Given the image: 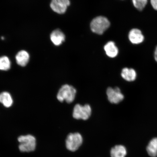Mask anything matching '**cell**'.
Here are the masks:
<instances>
[{
    "instance_id": "cell-1",
    "label": "cell",
    "mask_w": 157,
    "mask_h": 157,
    "mask_svg": "<svg viewBox=\"0 0 157 157\" xmlns=\"http://www.w3.org/2000/svg\"><path fill=\"white\" fill-rule=\"evenodd\" d=\"M76 93V90L73 86L65 84L63 86L58 92L57 98L59 101L70 103L75 99Z\"/></svg>"
},
{
    "instance_id": "cell-2",
    "label": "cell",
    "mask_w": 157,
    "mask_h": 157,
    "mask_svg": "<svg viewBox=\"0 0 157 157\" xmlns=\"http://www.w3.org/2000/svg\"><path fill=\"white\" fill-rule=\"evenodd\" d=\"M110 23L106 17L103 16L96 17L91 21L90 27L92 31L101 35L109 28Z\"/></svg>"
},
{
    "instance_id": "cell-3",
    "label": "cell",
    "mask_w": 157,
    "mask_h": 157,
    "mask_svg": "<svg viewBox=\"0 0 157 157\" xmlns=\"http://www.w3.org/2000/svg\"><path fill=\"white\" fill-rule=\"evenodd\" d=\"M18 141L20 143L19 148L21 152L33 151L36 148V139L32 135H28L19 136Z\"/></svg>"
},
{
    "instance_id": "cell-4",
    "label": "cell",
    "mask_w": 157,
    "mask_h": 157,
    "mask_svg": "<svg viewBox=\"0 0 157 157\" xmlns=\"http://www.w3.org/2000/svg\"><path fill=\"white\" fill-rule=\"evenodd\" d=\"M82 142L83 138L79 133H71L66 139V146L68 150L74 152L79 148Z\"/></svg>"
},
{
    "instance_id": "cell-5",
    "label": "cell",
    "mask_w": 157,
    "mask_h": 157,
    "mask_svg": "<svg viewBox=\"0 0 157 157\" xmlns=\"http://www.w3.org/2000/svg\"><path fill=\"white\" fill-rule=\"evenodd\" d=\"M91 109L89 105H82L77 104L74 107L73 117L76 119L87 120L91 116Z\"/></svg>"
},
{
    "instance_id": "cell-6",
    "label": "cell",
    "mask_w": 157,
    "mask_h": 157,
    "mask_svg": "<svg viewBox=\"0 0 157 157\" xmlns=\"http://www.w3.org/2000/svg\"><path fill=\"white\" fill-rule=\"evenodd\" d=\"M106 93L108 100L112 103H119L122 101L124 98V96L121 93L120 89L118 87L114 88H108Z\"/></svg>"
},
{
    "instance_id": "cell-7",
    "label": "cell",
    "mask_w": 157,
    "mask_h": 157,
    "mask_svg": "<svg viewBox=\"0 0 157 157\" xmlns=\"http://www.w3.org/2000/svg\"><path fill=\"white\" fill-rule=\"evenodd\" d=\"M70 4L69 0H52L50 7L55 12L63 14L66 12Z\"/></svg>"
},
{
    "instance_id": "cell-8",
    "label": "cell",
    "mask_w": 157,
    "mask_h": 157,
    "mask_svg": "<svg viewBox=\"0 0 157 157\" xmlns=\"http://www.w3.org/2000/svg\"><path fill=\"white\" fill-rule=\"evenodd\" d=\"M128 39L132 44H139L144 42L145 37L140 29H133L129 33Z\"/></svg>"
},
{
    "instance_id": "cell-9",
    "label": "cell",
    "mask_w": 157,
    "mask_h": 157,
    "mask_svg": "<svg viewBox=\"0 0 157 157\" xmlns=\"http://www.w3.org/2000/svg\"><path fill=\"white\" fill-rule=\"evenodd\" d=\"M50 39L53 44L56 46H59L65 40L64 33L59 29L53 31L50 35Z\"/></svg>"
},
{
    "instance_id": "cell-10",
    "label": "cell",
    "mask_w": 157,
    "mask_h": 157,
    "mask_svg": "<svg viewBox=\"0 0 157 157\" xmlns=\"http://www.w3.org/2000/svg\"><path fill=\"white\" fill-rule=\"evenodd\" d=\"M121 77L128 82H133L136 79L137 72L134 69L125 67L124 68L121 72Z\"/></svg>"
},
{
    "instance_id": "cell-11",
    "label": "cell",
    "mask_w": 157,
    "mask_h": 157,
    "mask_svg": "<svg viewBox=\"0 0 157 157\" xmlns=\"http://www.w3.org/2000/svg\"><path fill=\"white\" fill-rule=\"evenodd\" d=\"M15 58L17 63L19 65L25 67L28 63L29 56L26 51L21 50L17 53Z\"/></svg>"
},
{
    "instance_id": "cell-12",
    "label": "cell",
    "mask_w": 157,
    "mask_h": 157,
    "mask_svg": "<svg viewBox=\"0 0 157 157\" xmlns=\"http://www.w3.org/2000/svg\"><path fill=\"white\" fill-rule=\"evenodd\" d=\"M104 50L106 54L110 58H115L118 53V49L115 46L114 42L112 41H110L105 45Z\"/></svg>"
},
{
    "instance_id": "cell-13",
    "label": "cell",
    "mask_w": 157,
    "mask_h": 157,
    "mask_svg": "<svg viewBox=\"0 0 157 157\" xmlns=\"http://www.w3.org/2000/svg\"><path fill=\"white\" fill-rule=\"evenodd\" d=\"M126 154V149L122 145L115 146L112 148L111 151V157H125Z\"/></svg>"
},
{
    "instance_id": "cell-14",
    "label": "cell",
    "mask_w": 157,
    "mask_h": 157,
    "mask_svg": "<svg viewBox=\"0 0 157 157\" xmlns=\"http://www.w3.org/2000/svg\"><path fill=\"white\" fill-rule=\"evenodd\" d=\"M0 102L6 107L9 108L11 106L13 101L10 94L6 92L0 94Z\"/></svg>"
},
{
    "instance_id": "cell-15",
    "label": "cell",
    "mask_w": 157,
    "mask_h": 157,
    "mask_svg": "<svg viewBox=\"0 0 157 157\" xmlns=\"http://www.w3.org/2000/svg\"><path fill=\"white\" fill-rule=\"evenodd\" d=\"M147 151L148 155L152 157L157 156V138H154L151 140L147 147Z\"/></svg>"
},
{
    "instance_id": "cell-16",
    "label": "cell",
    "mask_w": 157,
    "mask_h": 157,
    "mask_svg": "<svg viewBox=\"0 0 157 157\" xmlns=\"http://www.w3.org/2000/svg\"><path fill=\"white\" fill-rule=\"evenodd\" d=\"M11 62L9 59L6 56L0 57V70L7 71L11 67Z\"/></svg>"
},
{
    "instance_id": "cell-17",
    "label": "cell",
    "mask_w": 157,
    "mask_h": 157,
    "mask_svg": "<svg viewBox=\"0 0 157 157\" xmlns=\"http://www.w3.org/2000/svg\"><path fill=\"white\" fill-rule=\"evenodd\" d=\"M134 6L139 11L144 9L148 3V0H132Z\"/></svg>"
},
{
    "instance_id": "cell-18",
    "label": "cell",
    "mask_w": 157,
    "mask_h": 157,
    "mask_svg": "<svg viewBox=\"0 0 157 157\" xmlns=\"http://www.w3.org/2000/svg\"><path fill=\"white\" fill-rule=\"evenodd\" d=\"M150 2L153 9L157 11V0H150Z\"/></svg>"
},
{
    "instance_id": "cell-19",
    "label": "cell",
    "mask_w": 157,
    "mask_h": 157,
    "mask_svg": "<svg viewBox=\"0 0 157 157\" xmlns=\"http://www.w3.org/2000/svg\"><path fill=\"white\" fill-rule=\"evenodd\" d=\"M154 58L155 61L157 63V46L156 47L154 51Z\"/></svg>"
}]
</instances>
